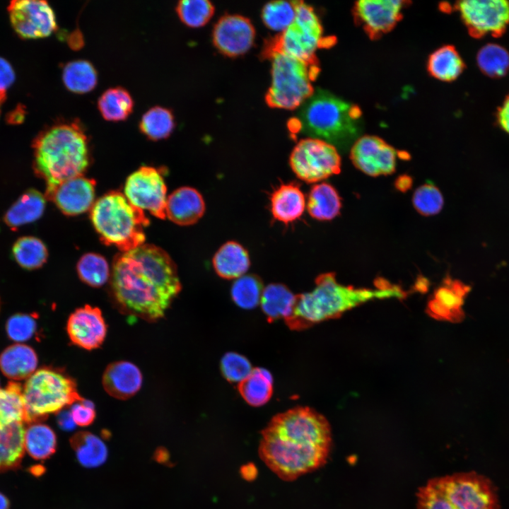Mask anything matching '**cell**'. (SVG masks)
<instances>
[{
	"instance_id": "cell-8",
	"label": "cell",
	"mask_w": 509,
	"mask_h": 509,
	"mask_svg": "<svg viewBox=\"0 0 509 509\" xmlns=\"http://www.w3.org/2000/svg\"><path fill=\"white\" fill-rule=\"evenodd\" d=\"M23 397L28 424L40 422L83 399L74 379L61 370L49 367L36 370L26 380Z\"/></svg>"
},
{
	"instance_id": "cell-33",
	"label": "cell",
	"mask_w": 509,
	"mask_h": 509,
	"mask_svg": "<svg viewBox=\"0 0 509 509\" xmlns=\"http://www.w3.org/2000/svg\"><path fill=\"white\" fill-rule=\"evenodd\" d=\"M57 436L47 425L37 422L28 424L24 438L25 450L35 460H46L57 449Z\"/></svg>"
},
{
	"instance_id": "cell-38",
	"label": "cell",
	"mask_w": 509,
	"mask_h": 509,
	"mask_svg": "<svg viewBox=\"0 0 509 509\" xmlns=\"http://www.w3.org/2000/svg\"><path fill=\"white\" fill-rule=\"evenodd\" d=\"M13 255L22 267L27 269L39 268L47 258V250L44 243L35 237L19 238L13 247Z\"/></svg>"
},
{
	"instance_id": "cell-1",
	"label": "cell",
	"mask_w": 509,
	"mask_h": 509,
	"mask_svg": "<svg viewBox=\"0 0 509 509\" xmlns=\"http://www.w3.org/2000/svg\"><path fill=\"white\" fill-rule=\"evenodd\" d=\"M110 291L124 314L153 322L165 315L180 292L181 283L168 254L144 243L115 257Z\"/></svg>"
},
{
	"instance_id": "cell-26",
	"label": "cell",
	"mask_w": 509,
	"mask_h": 509,
	"mask_svg": "<svg viewBox=\"0 0 509 509\" xmlns=\"http://www.w3.org/2000/svg\"><path fill=\"white\" fill-rule=\"evenodd\" d=\"M212 264L216 273L225 279H236L246 273L250 266L247 250L240 243L228 241L215 253Z\"/></svg>"
},
{
	"instance_id": "cell-4",
	"label": "cell",
	"mask_w": 509,
	"mask_h": 509,
	"mask_svg": "<svg viewBox=\"0 0 509 509\" xmlns=\"http://www.w3.org/2000/svg\"><path fill=\"white\" fill-rule=\"evenodd\" d=\"M34 165L47 190L84 175L90 163V141L78 119L62 122L43 131L34 144Z\"/></svg>"
},
{
	"instance_id": "cell-21",
	"label": "cell",
	"mask_w": 509,
	"mask_h": 509,
	"mask_svg": "<svg viewBox=\"0 0 509 509\" xmlns=\"http://www.w3.org/2000/svg\"><path fill=\"white\" fill-rule=\"evenodd\" d=\"M469 286L457 280L445 279L428 304V312L434 317L450 322H460L464 316L462 306Z\"/></svg>"
},
{
	"instance_id": "cell-35",
	"label": "cell",
	"mask_w": 509,
	"mask_h": 509,
	"mask_svg": "<svg viewBox=\"0 0 509 509\" xmlns=\"http://www.w3.org/2000/svg\"><path fill=\"white\" fill-rule=\"evenodd\" d=\"M175 123L170 109L154 106L141 117L139 130L148 139L158 141L169 137L175 129Z\"/></svg>"
},
{
	"instance_id": "cell-13",
	"label": "cell",
	"mask_w": 509,
	"mask_h": 509,
	"mask_svg": "<svg viewBox=\"0 0 509 509\" xmlns=\"http://www.w3.org/2000/svg\"><path fill=\"white\" fill-rule=\"evenodd\" d=\"M469 34L476 38L491 34L498 37L509 25V1L467 0L456 6Z\"/></svg>"
},
{
	"instance_id": "cell-3",
	"label": "cell",
	"mask_w": 509,
	"mask_h": 509,
	"mask_svg": "<svg viewBox=\"0 0 509 509\" xmlns=\"http://www.w3.org/2000/svg\"><path fill=\"white\" fill-rule=\"evenodd\" d=\"M400 287L383 283L378 289L355 288L337 282L334 273H324L315 279L310 292L296 295L291 315L285 322L293 330H302L322 321L339 317L345 311L373 299L403 298Z\"/></svg>"
},
{
	"instance_id": "cell-29",
	"label": "cell",
	"mask_w": 509,
	"mask_h": 509,
	"mask_svg": "<svg viewBox=\"0 0 509 509\" xmlns=\"http://www.w3.org/2000/svg\"><path fill=\"white\" fill-rule=\"evenodd\" d=\"M45 207V197L40 192L30 189L22 194L10 207L4 220L10 227L17 228L40 218Z\"/></svg>"
},
{
	"instance_id": "cell-51",
	"label": "cell",
	"mask_w": 509,
	"mask_h": 509,
	"mask_svg": "<svg viewBox=\"0 0 509 509\" xmlns=\"http://www.w3.org/2000/svg\"><path fill=\"white\" fill-rule=\"evenodd\" d=\"M10 502L8 498L0 492V509H9Z\"/></svg>"
},
{
	"instance_id": "cell-16",
	"label": "cell",
	"mask_w": 509,
	"mask_h": 509,
	"mask_svg": "<svg viewBox=\"0 0 509 509\" xmlns=\"http://www.w3.org/2000/svg\"><path fill=\"white\" fill-rule=\"evenodd\" d=\"M351 158L354 165L368 175H387L395 170L397 152L380 138L364 136L353 144Z\"/></svg>"
},
{
	"instance_id": "cell-34",
	"label": "cell",
	"mask_w": 509,
	"mask_h": 509,
	"mask_svg": "<svg viewBox=\"0 0 509 509\" xmlns=\"http://www.w3.org/2000/svg\"><path fill=\"white\" fill-rule=\"evenodd\" d=\"M62 81L69 91L83 94L95 88L98 83V73L90 62L85 59L74 60L64 66Z\"/></svg>"
},
{
	"instance_id": "cell-40",
	"label": "cell",
	"mask_w": 509,
	"mask_h": 509,
	"mask_svg": "<svg viewBox=\"0 0 509 509\" xmlns=\"http://www.w3.org/2000/svg\"><path fill=\"white\" fill-rule=\"evenodd\" d=\"M76 268L81 280L92 287H100L110 278L108 263L98 254L84 255L78 262Z\"/></svg>"
},
{
	"instance_id": "cell-30",
	"label": "cell",
	"mask_w": 509,
	"mask_h": 509,
	"mask_svg": "<svg viewBox=\"0 0 509 509\" xmlns=\"http://www.w3.org/2000/svg\"><path fill=\"white\" fill-rule=\"evenodd\" d=\"M70 443L78 462L84 467H98L107 460L108 452L106 445L92 433L77 432L72 436Z\"/></svg>"
},
{
	"instance_id": "cell-25",
	"label": "cell",
	"mask_w": 509,
	"mask_h": 509,
	"mask_svg": "<svg viewBox=\"0 0 509 509\" xmlns=\"http://www.w3.org/2000/svg\"><path fill=\"white\" fill-rule=\"evenodd\" d=\"M270 206L274 218L288 224L303 215L305 208V195L295 183L282 184L272 193Z\"/></svg>"
},
{
	"instance_id": "cell-7",
	"label": "cell",
	"mask_w": 509,
	"mask_h": 509,
	"mask_svg": "<svg viewBox=\"0 0 509 509\" xmlns=\"http://www.w3.org/2000/svg\"><path fill=\"white\" fill-rule=\"evenodd\" d=\"M90 218L101 240L121 252L145 241L144 228L149 224L148 218L119 192H109L98 199L91 208Z\"/></svg>"
},
{
	"instance_id": "cell-20",
	"label": "cell",
	"mask_w": 509,
	"mask_h": 509,
	"mask_svg": "<svg viewBox=\"0 0 509 509\" xmlns=\"http://www.w3.org/2000/svg\"><path fill=\"white\" fill-rule=\"evenodd\" d=\"M403 6L404 2L399 0H362L356 3L355 13L367 31L375 35L396 24Z\"/></svg>"
},
{
	"instance_id": "cell-50",
	"label": "cell",
	"mask_w": 509,
	"mask_h": 509,
	"mask_svg": "<svg viewBox=\"0 0 509 509\" xmlns=\"http://www.w3.org/2000/svg\"><path fill=\"white\" fill-rule=\"evenodd\" d=\"M240 473L245 480L252 481L257 478L258 470L255 464L250 462L241 466Z\"/></svg>"
},
{
	"instance_id": "cell-36",
	"label": "cell",
	"mask_w": 509,
	"mask_h": 509,
	"mask_svg": "<svg viewBox=\"0 0 509 509\" xmlns=\"http://www.w3.org/2000/svg\"><path fill=\"white\" fill-rule=\"evenodd\" d=\"M464 62L452 46L435 50L428 60L430 73L436 78L450 81L457 78L464 69Z\"/></svg>"
},
{
	"instance_id": "cell-19",
	"label": "cell",
	"mask_w": 509,
	"mask_h": 509,
	"mask_svg": "<svg viewBox=\"0 0 509 509\" xmlns=\"http://www.w3.org/2000/svg\"><path fill=\"white\" fill-rule=\"evenodd\" d=\"M95 182L83 175L65 180L46 191L51 199L66 215L83 213L94 204Z\"/></svg>"
},
{
	"instance_id": "cell-10",
	"label": "cell",
	"mask_w": 509,
	"mask_h": 509,
	"mask_svg": "<svg viewBox=\"0 0 509 509\" xmlns=\"http://www.w3.org/2000/svg\"><path fill=\"white\" fill-rule=\"evenodd\" d=\"M25 424L23 386L10 381L0 388V472L20 466L25 452Z\"/></svg>"
},
{
	"instance_id": "cell-52",
	"label": "cell",
	"mask_w": 509,
	"mask_h": 509,
	"mask_svg": "<svg viewBox=\"0 0 509 509\" xmlns=\"http://www.w3.org/2000/svg\"><path fill=\"white\" fill-rule=\"evenodd\" d=\"M1 95L0 94V105H1Z\"/></svg>"
},
{
	"instance_id": "cell-24",
	"label": "cell",
	"mask_w": 509,
	"mask_h": 509,
	"mask_svg": "<svg viewBox=\"0 0 509 509\" xmlns=\"http://www.w3.org/2000/svg\"><path fill=\"white\" fill-rule=\"evenodd\" d=\"M37 363L34 349L21 343L8 346L0 354V370L11 381L27 380L36 370Z\"/></svg>"
},
{
	"instance_id": "cell-18",
	"label": "cell",
	"mask_w": 509,
	"mask_h": 509,
	"mask_svg": "<svg viewBox=\"0 0 509 509\" xmlns=\"http://www.w3.org/2000/svg\"><path fill=\"white\" fill-rule=\"evenodd\" d=\"M66 330L73 344L92 350L103 343L107 334V324L98 308L86 305L70 315Z\"/></svg>"
},
{
	"instance_id": "cell-48",
	"label": "cell",
	"mask_w": 509,
	"mask_h": 509,
	"mask_svg": "<svg viewBox=\"0 0 509 509\" xmlns=\"http://www.w3.org/2000/svg\"><path fill=\"white\" fill-rule=\"evenodd\" d=\"M497 119L500 127L509 134V95L504 100L502 106L498 108Z\"/></svg>"
},
{
	"instance_id": "cell-43",
	"label": "cell",
	"mask_w": 509,
	"mask_h": 509,
	"mask_svg": "<svg viewBox=\"0 0 509 509\" xmlns=\"http://www.w3.org/2000/svg\"><path fill=\"white\" fill-rule=\"evenodd\" d=\"M412 201L415 209L423 216L438 213L444 203L440 191L431 182L418 187L414 193Z\"/></svg>"
},
{
	"instance_id": "cell-15",
	"label": "cell",
	"mask_w": 509,
	"mask_h": 509,
	"mask_svg": "<svg viewBox=\"0 0 509 509\" xmlns=\"http://www.w3.org/2000/svg\"><path fill=\"white\" fill-rule=\"evenodd\" d=\"M8 13L13 28L24 39L46 37L57 28L54 11L46 1H13Z\"/></svg>"
},
{
	"instance_id": "cell-27",
	"label": "cell",
	"mask_w": 509,
	"mask_h": 509,
	"mask_svg": "<svg viewBox=\"0 0 509 509\" xmlns=\"http://www.w3.org/2000/svg\"><path fill=\"white\" fill-rule=\"evenodd\" d=\"M341 201L336 189L322 182L310 189L307 201L309 214L318 221H330L340 213Z\"/></svg>"
},
{
	"instance_id": "cell-12",
	"label": "cell",
	"mask_w": 509,
	"mask_h": 509,
	"mask_svg": "<svg viewBox=\"0 0 509 509\" xmlns=\"http://www.w3.org/2000/svg\"><path fill=\"white\" fill-rule=\"evenodd\" d=\"M290 166L300 180L307 183L322 181L339 174L341 158L332 144L308 137L294 146L289 158Z\"/></svg>"
},
{
	"instance_id": "cell-9",
	"label": "cell",
	"mask_w": 509,
	"mask_h": 509,
	"mask_svg": "<svg viewBox=\"0 0 509 509\" xmlns=\"http://www.w3.org/2000/svg\"><path fill=\"white\" fill-rule=\"evenodd\" d=\"M271 62V83L266 95L271 107L293 110L314 93L312 81L317 74L315 63H308L274 52L264 55Z\"/></svg>"
},
{
	"instance_id": "cell-37",
	"label": "cell",
	"mask_w": 509,
	"mask_h": 509,
	"mask_svg": "<svg viewBox=\"0 0 509 509\" xmlns=\"http://www.w3.org/2000/svg\"><path fill=\"white\" fill-rule=\"evenodd\" d=\"M263 290V283L259 276L245 274L235 280L230 294L232 300L238 307L250 310L260 304Z\"/></svg>"
},
{
	"instance_id": "cell-22",
	"label": "cell",
	"mask_w": 509,
	"mask_h": 509,
	"mask_svg": "<svg viewBox=\"0 0 509 509\" xmlns=\"http://www.w3.org/2000/svg\"><path fill=\"white\" fill-rule=\"evenodd\" d=\"M143 377L139 368L129 361L110 363L103 375V385L112 397L127 399L136 394L142 385Z\"/></svg>"
},
{
	"instance_id": "cell-49",
	"label": "cell",
	"mask_w": 509,
	"mask_h": 509,
	"mask_svg": "<svg viewBox=\"0 0 509 509\" xmlns=\"http://www.w3.org/2000/svg\"><path fill=\"white\" fill-rule=\"evenodd\" d=\"M57 423L59 427L64 431H71L76 426L70 411L62 410L59 411L57 416Z\"/></svg>"
},
{
	"instance_id": "cell-2",
	"label": "cell",
	"mask_w": 509,
	"mask_h": 509,
	"mask_svg": "<svg viewBox=\"0 0 509 509\" xmlns=\"http://www.w3.org/2000/svg\"><path fill=\"white\" fill-rule=\"evenodd\" d=\"M261 434L259 457L283 481L296 480L323 466L332 445L326 418L305 406L276 414Z\"/></svg>"
},
{
	"instance_id": "cell-47",
	"label": "cell",
	"mask_w": 509,
	"mask_h": 509,
	"mask_svg": "<svg viewBox=\"0 0 509 509\" xmlns=\"http://www.w3.org/2000/svg\"><path fill=\"white\" fill-rule=\"evenodd\" d=\"M15 72L11 64L0 57V94L8 90L15 81Z\"/></svg>"
},
{
	"instance_id": "cell-17",
	"label": "cell",
	"mask_w": 509,
	"mask_h": 509,
	"mask_svg": "<svg viewBox=\"0 0 509 509\" xmlns=\"http://www.w3.org/2000/svg\"><path fill=\"white\" fill-rule=\"evenodd\" d=\"M255 30L250 21L239 15L221 18L213 30V42L223 54L236 57L247 52L252 46Z\"/></svg>"
},
{
	"instance_id": "cell-28",
	"label": "cell",
	"mask_w": 509,
	"mask_h": 509,
	"mask_svg": "<svg viewBox=\"0 0 509 509\" xmlns=\"http://www.w3.org/2000/svg\"><path fill=\"white\" fill-rule=\"evenodd\" d=\"M296 295L281 283H270L262 292L260 305L268 320L288 318L293 310Z\"/></svg>"
},
{
	"instance_id": "cell-23",
	"label": "cell",
	"mask_w": 509,
	"mask_h": 509,
	"mask_svg": "<svg viewBox=\"0 0 509 509\" xmlns=\"http://www.w3.org/2000/svg\"><path fill=\"white\" fill-rule=\"evenodd\" d=\"M204 211V200L192 187H180L167 198L166 217L177 225H192L202 217Z\"/></svg>"
},
{
	"instance_id": "cell-39",
	"label": "cell",
	"mask_w": 509,
	"mask_h": 509,
	"mask_svg": "<svg viewBox=\"0 0 509 509\" xmlns=\"http://www.w3.org/2000/svg\"><path fill=\"white\" fill-rule=\"evenodd\" d=\"M477 64L481 71L491 78H501L509 70V53L496 44H488L478 52Z\"/></svg>"
},
{
	"instance_id": "cell-45",
	"label": "cell",
	"mask_w": 509,
	"mask_h": 509,
	"mask_svg": "<svg viewBox=\"0 0 509 509\" xmlns=\"http://www.w3.org/2000/svg\"><path fill=\"white\" fill-rule=\"evenodd\" d=\"M37 328V323L33 315L27 314H16L6 322V331L11 340L21 343L30 339Z\"/></svg>"
},
{
	"instance_id": "cell-44",
	"label": "cell",
	"mask_w": 509,
	"mask_h": 509,
	"mask_svg": "<svg viewBox=\"0 0 509 509\" xmlns=\"http://www.w3.org/2000/svg\"><path fill=\"white\" fill-rule=\"evenodd\" d=\"M252 367L244 356L235 352L226 353L221 361V370L230 382L240 383L252 372Z\"/></svg>"
},
{
	"instance_id": "cell-41",
	"label": "cell",
	"mask_w": 509,
	"mask_h": 509,
	"mask_svg": "<svg viewBox=\"0 0 509 509\" xmlns=\"http://www.w3.org/2000/svg\"><path fill=\"white\" fill-rule=\"evenodd\" d=\"M296 15L295 1H270L264 5L262 11V19L265 25L280 33L292 25Z\"/></svg>"
},
{
	"instance_id": "cell-42",
	"label": "cell",
	"mask_w": 509,
	"mask_h": 509,
	"mask_svg": "<svg viewBox=\"0 0 509 509\" xmlns=\"http://www.w3.org/2000/svg\"><path fill=\"white\" fill-rule=\"evenodd\" d=\"M181 21L190 28L204 25L214 12L213 4L207 0H182L176 6Z\"/></svg>"
},
{
	"instance_id": "cell-32",
	"label": "cell",
	"mask_w": 509,
	"mask_h": 509,
	"mask_svg": "<svg viewBox=\"0 0 509 509\" xmlns=\"http://www.w3.org/2000/svg\"><path fill=\"white\" fill-rule=\"evenodd\" d=\"M134 100L123 87L110 88L98 100V108L107 121L120 122L127 119L134 109Z\"/></svg>"
},
{
	"instance_id": "cell-46",
	"label": "cell",
	"mask_w": 509,
	"mask_h": 509,
	"mask_svg": "<svg viewBox=\"0 0 509 509\" xmlns=\"http://www.w3.org/2000/svg\"><path fill=\"white\" fill-rule=\"evenodd\" d=\"M70 411L76 425L82 427L90 425L96 414L93 403L85 399L73 404Z\"/></svg>"
},
{
	"instance_id": "cell-11",
	"label": "cell",
	"mask_w": 509,
	"mask_h": 509,
	"mask_svg": "<svg viewBox=\"0 0 509 509\" xmlns=\"http://www.w3.org/2000/svg\"><path fill=\"white\" fill-rule=\"evenodd\" d=\"M296 15L286 30L269 40L264 56L279 52L308 63H315V52L322 45V28L313 8L295 1Z\"/></svg>"
},
{
	"instance_id": "cell-6",
	"label": "cell",
	"mask_w": 509,
	"mask_h": 509,
	"mask_svg": "<svg viewBox=\"0 0 509 509\" xmlns=\"http://www.w3.org/2000/svg\"><path fill=\"white\" fill-rule=\"evenodd\" d=\"M417 509H498L491 482L475 472L430 480L418 492Z\"/></svg>"
},
{
	"instance_id": "cell-5",
	"label": "cell",
	"mask_w": 509,
	"mask_h": 509,
	"mask_svg": "<svg viewBox=\"0 0 509 509\" xmlns=\"http://www.w3.org/2000/svg\"><path fill=\"white\" fill-rule=\"evenodd\" d=\"M359 118L357 107L328 92L317 90L300 106L296 124L310 138L344 148L358 135Z\"/></svg>"
},
{
	"instance_id": "cell-31",
	"label": "cell",
	"mask_w": 509,
	"mask_h": 509,
	"mask_svg": "<svg viewBox=\"0 0 509 509\" xmlns=\"http://www.w3.org/2000/svg\"><path fill=\"white\" fill-rule=\"evenodd\" d=\"M238 391L243 399L252 406L265 404L273 392V377L264 368H255L250 374L238 384Z\"/></svg>"
},
{
	"instance_id": "cell-14",
	"label": "cell",
	"mask_w": 509,
	"mask_h": 509,
	"mask_svg": "<svg viewBox=\"0 0 509 509\" xmlns=\"http://www.w3.org/2000/svg\"><path fill=\"white\" fill-rule=\"evenodd\" d=\"M166 192L162 175L149 166H142L131 173L124 187L125 197L133 205L161 219L166 218Z\"/></svg>"
}]
</instances>
